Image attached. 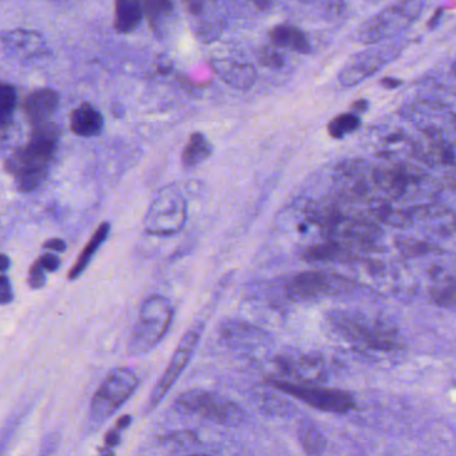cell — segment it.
<instances>
[{"instance_id": "obj_30", "label": "cell", "mask_w": 456, "mask_h": 456, "mask_svg": "<svg viewBox=\"0 0 456 456\" xmlns=\"http://www.w3.org/2000/svg\"><path fill=\"white\" fill-rule=\"evenodd\" d=\"M28 282L31 289H41L46 285V272L38 261L31 265L30 271H28Z\"/></svg>"}, {"instance_id": "obj_28", "label": "cell", "mask_w": 456, "mask_h": 456, "mask_svg": "<svg viewBox=\"0 0 456 456\" xmlns=\"http://www.w3.org/2000/svg\"><path fill=\"white\" fill-rule=\"evenodd\" d=\"M143 15L151 20V25L159 30L165 20L172 14L173 4L170 2H145L142 4Z\"/></svg>"}, {"instance_id": "obj_25", "label": "cell", "mask_w": 456, "mask_h": 456, "mask_svg": "<svg viewBox=\"0 0 456 456\" xmlns=\"http://www.w3.org/2000/svg\"><path fill=\"white\" fill-rule=\"evenodd\" d=\"M432 279H434V284L429 292L432 303L442 308L452 309L455 305V279L452 274L447 276V274L435 273Z\"/></svg>"}, {"instance_id": "obj_21", "label": "cell", "mask_w": 456, "mask_h": 456, "mask_svg": "<svg viewBox=\"0 0 456 456\" xmlns=\"http://www.w3.org/2000/svg\"><path fill=\"white\" fill-rule=\"evenodd\" d=\"M109 233H110V224L103 223L97 231L93 234L90 241L87 242L85 249L82 250L81 255H79L78 260L74 264L73 268H71L70 273H69V280H76L84 273L85 269L89 265L90 261H92L93 256L95 255L98 249H100L101 245L108 240Z\"/></svg>"}, {"instance_id": "obj_7", "label": "cell", "mask_w": 456, "mask_h": 456, "mask_svg": "<svg viewBox=\"0 0 456 456\" xmlns=\"http://www.w3.org/2000/svg\"><path fill=\"white\" fill-rule=\"evenodd\" d=\"M273 388L300 400L304 404L327 413L344 415L356 407V400L351 392L344 389L327 388V387L306 386V384L289 383L279 379H268Z\"/></svg>"}, {"instance_id": "obj_31", "label": "cell", "mask_w": 456, "mask_h": 456, "mask_svg": "<svg viewBox=\"0 0 456 456\" xmlns=\"http://www.w3.org/2000/svg\"><path fill=\"white\" fill-rule=\"evenodd\" d=\"M61 435L57 432H52L45 437L42 442L41 448H39L38 456H54L60 447Z\"/></svg>"}, {"instance_id": "obj_14", "label": "cell", "mask_w": 456, "mask_h": 456, "mask_svg": "<svg viewBox=\"0 0 456 456\" xmlns=\"http://www.w3.org/2000/svg\"><path fill=\"white\" fill-rule=\"evenodd\" d=\"M60 94L53 89H37L28 93L23 110L33 129L49 124L60 106Z\"/></svg>"}, {"instance_id": "obj_4", "label": "cell", "mask_w": 456, "mask_h": 456, "mask_svg": "<svg viewBox=\"0 0 456 456\" xmlns=\"http://www.w3.org/2000/svg\"><path fill=\"white\" fill-rule=\"evenodd\" d=\"M173 314L175 312L167 298L156 295L145 300L130 338L129 354L140 356L153 349L167 336Z\"/></svg>"}, {"instance_id": "obj_24", "label": "cell", "mask_w": 456, "mask_h": 456, "mask_svg": "<svg viewBox=\"0 0 456 456\" xmlns=\"http://www.w3.org/2000/svg\"><path fill=\"white\" fill-rule=\"evenodd\" d=\"M213 146L202 133H193L183 151V164L185 167H194L204 162L212 154Z\"/></svg>"}, {"instance_id": "obj_6", "label": "cell", "mask_w": 456, "mask_h": 456, "mask_svg": "<svg viewBox=\"0 0 456 456\" xmlns=\"http://www.w3.org/2000/svg\"><path fill=\"white\" fill-rule=\"evenodd\" d=\"M284 288L288 300L304 303L354 292L356 284L335 272L304 271L293 274Z\"/></svg>"}, {"instance_id": "obj_17", "label": "cell", "mask_w": 456, "mask_h": 456, "mask_svg": "<svg viewBox=\"0 0 456 456\" xmlns=\"http://www.w3.org/2000/svg\"><path fill=\"white\" fill-rule=\"evenodd\" d=\"M272 46L276 49L289 50L298 54H308L311 52V42L308 36L297 26L290 23H280L269 31Z\"/></svg>"}, {"instance_id": "obj_5", "label": "cell", "mask_w": 456, "mask_h": 456, "mask_svg": "<svg viewBox=\"0 0 456 456\" xmlns=\"http://www.w3.org/2000/svg\"><path fill=\"white\" fill-rule=\"evenodd\" d=\"M140 386V378L130 368L121 367L111 370L93 396L89 408V423L102 426L110 419Z\"/></svg>"}, {"instance_id": "obj_2", "label": "cell", "mask_w": 456, "mask_h": 456, "mask_svg": "<svg viewBox=\"0 0 456 456\" xmlns=\"http://www.w3.org/2000/svg\"><path fill=\"white\" fill-rule=\"evenodd\" d=\"M330 322L338 336L362 349L392 352L400 346L399 330L381 319L356 312H333Z\"/></svg>"}, {"instance_id": "obj_8", "label": "cell", "mask_w": 456, "mask_h": 456, "mask_svg": "<svg viewBox=\"0 0 456 456\" xmlns=\"http://www.w3.org/2000/svg\"><path fill=\"white\" fill-rule=\"evenodd\" d=\"M188 205L175 186L157 194L145 217V231L153 236H173L185 226Z\"/></svg>"}, {"instance_id": "obj_19", "label": "cell", "mask_w": 456, "mask_h": 456, "mask_svg": "<svg viewBox=\"0 0 456 456\" xmlns=\"http://www.w3.org/2000/svg\"><path fill=\"white\" fill-rule=\"evenodd\" d=\"M103 125L105 121L102 114L89 103H84L74 109L70 116L71 132L78 137H97L102 133Z\"/></svg>"}, {"instance_id": "obj_11", "label": "cell", "mask_w": 456, "mask_h": 456, "mask_svg": "<svg viewBox=\"0 0 456 456\" xmlns=\"http://www.w3.org/2000/svg\"><path fill=\"white\" fill-rule=\"evenodd\" d=\"M202 332H204V325L196 324L183 336L177 348H175V354H173L172 359H170L169 364H167V370H165L161 378L157 381L156 386L151 389V396H149L148 400L149 412L153 411L154 408L159 407V403L169 394L175 381L183 375V370L188 367L191 357H193L200 340H201Z\"/></svg>"}, {"instance_id": "obj_18", "label": "cell", "mask_w": 456, "mask_h": 456, "mask_svg": "<svg viewBox=\"0 0 456 456\" xmlns=\"http://www.w3.org/2000/svg\"><path fill=\"white\" fill-rule=\"evenodd\" d=\"M357 250L338 240H324L322 242L309 245L304 250L303 258L308 263H324V261H348L356 257Z\"/></svg>"}, {"instance_id": "obj_26", "label": "cell", "mask_w": 456, "mask_h": 456, "mask_svg": "<svg viewBox=\"0 0 456 456\" xmlns=\"http://www.w3.org/2000/svg\"><path fill=\"white\" fill-rule=\"evenodd\" d=\"M362 126V119L354 113H343L336 116L332 121L328 124V134L333 140H343L348 135L354 134V132Z\"/></svg>"}, {"instance_id": "obj_36", "label": "cell", "mask_w": 456, "mask_h": 456, "mask_svg": "<svg viewBox=\"0 0 456 456\" xmlns=\"http://www.w3.org/2000/svg\"><path fill=\"white\" fill-rule=\"evenodd\" d=\"M10 265H12V261H10L9 256L0 253V274L9 271Z\"/></svg>"}, {"instance_id": "obj_12", "label": "cell", "mask_w": 456, "mask_h": 456, "mask_svg": "<svg viewBox=\"0 0 456 456\" xmlns=\"http://www.w3.org/2000/svg\"><path fill=\"white\" fill-rule=\"evenodd\" d=\"M276 364L282 375L300 381L297 384L306 383V386H314L317 381L324 380L327 376L324 362L320 357L311 354L279 357Z\"/></svg>"}, {"instance_id": "obj_39", "label": "cell", "mask_w": 456, "mask_h": 456, "mask_svg": "<svg viewBox=\"0 0 456 456\" xmlns=\"http://www.w3.org/2000/svg\"><path fill=\"white\" fill-rule=\"evenodd\" d=\"M98 456H114V452L111 450H105V452L101 453V455Z\"/></svg>"}, {"instance_id": "obj_1", "label": "cell", "mask_w": 456, "mask_h": 456, "mask_svg": "<svg viewBox=\"0 0 456 456\" xmlns=\"http://www.w3.org/2000/svg\"><path fill=\"white\" fill-rule=\"evenodd\" d=\"M60 129L49 122L33 129L30 141L12 153L6 161V170L14 177L18 191H36L46 180L57 151Z\"/></svg>"}, {"instance_id": "obj_10", "label": "cell", "mask_w": 456, "mask_h": 456, "mask_svg": "<svg viewBox=\"0 0 456 456\" xmlns=\"http://www.w3.org/2000/svg\"><path fill=\"white\" fill-rule=\"evenodd\" d=\"M423 7L424 4L421 2H400L392 4L365 20L364 25L357 31V39L364 44L386 41L395 33L405 30L408 26L412 25L418 20Z\"/></svg>"}, {"instance_id": "obj_38", "label": "cell", "mask_w": 456, "mask_h": 456, "mask_svg": "<svg viewBox=\"0 0 456 456\" xmlns=\"http://www.w3.org/2000/svg\"><path fill=\"white\" fill-rule=\"evenodd\" d=\"M381 84L384 85V87H388V89H394V87H399L400 85H402V81L394 78H384L383 81H381Z\"/></svg>"}, {"instance_id": "obj_37", "label": "cell", "mask_w": 456, "mask_h": 456, "mask_svg": "<svg viewBox=\"0 0 456 456\" xmlns=\"http://www.w3.org/2000/svg\"><path fill=\"white\" fill-rule=\"evenodd\" d=\"M132 424V416L130 415H124L121 416V418L118 419V421H117V428L119 429V431H122V429H126L127 427Z\"/></svg>"}, {"instance_id": "obj_23", "label": "cell", "mask_w": 456, "mask_h": 456, "mask_svg": "<svg viewBox=\"0 0 456 456\" xmlns=\"http://www.w3.org/2000/svg\"><path fill=\"white\" fill-rule=\"evenodd\" d=\"M17 103L18 95L15 87L6 82H0V140L9 135Z\"/></svg>"}, {"instance_id": "obj_15", "label": "cell", "mask_w": 456, "mask_h": 456, "mask_svg": "<svg viewBox=\"0 0 456 456\" xmlns=\"http://www.w3.org/2000/svg\"><path fill=\"white\" fill-rule=\"evenodd\" d=\"M212 68L218 78L233 89H250L257 79L255 66L248 62L220 58V60L212 61Z\"/></svg>"}, {"instance_id": "obj_16", "label": "cell", "mask_w": 456, "mask_h": 456, "mask_svg": "<svg viewBox=\"0 0 456 456\" xmlns=\"http://www.w3.org/2000/svg\"><path fill=\"white\" fill-rule=\"evenodd\" d=\"M387 60L381 52L364 53L354 58L349 65L338 74V81L346 87L354 86L359 82L364 81L368 77L375 74L386 65Z\"/></svg>"}, {"instance_id": "obj_34", "label": "cell", "mask_w": 456, "mask_h": 456, "mask_svg": "<svg viewBox=\"0 0 456 456\" xmlns=\"http://www.w3.org/2000/svg\"><path fill=\"white\" fill-rule=\"evenodd\" d=\"M121 443V431L118 428L110 429V431L106 434L105 436V444L106 450H110L111 447H116Z\"/></svg>"}, {"instance_id": "obj_27", "label": "cell", "mask_w": 456, "mask_h": 456, "mask_svg": "<svg viewBox=\"0 0 456 456\" xmlns=\"http://www.w3.org/2000/svg\"><path fill=\"white\" fill-rule=\"evenodd\" d=\"M396 248L402 252V255L407 256V257L443 253V250L439 249L436 245L416 239H397Z\"/></svg>"}, {"instance_id": "obj_33", "label": "cell", "mask_w": 456, "mask_h": 456, "mask_svg": "<svg viewBox=\"0 0 456 456\" xmlns=\"http://www.w3.org/2000/svg\"><path fill=\"white\" fill-rule=\"evenodd\" d=\"M38 263L41 264V266L45 269V272L58 271L61 265L60 258H58L57 256L53 255V253H46V255L41 256V257H39Z\"/></svg>"}, {"instance_id": "obj_22", "label": "cell", "mask_w": 456, "mask_h": 456, "mask_svg": "<svg viewBox=\"0 0 456 456\" xmlns=\"http://www.w3.org/2000/svg\"><path fill=\"white\" fill-rule=\"evenodd\" d=\"M298 442L306 455L320 456L327 448V440L319 427L312 420H301L297 428Z\"/></svg>"}, {"instance_id": "obj_13", "label": "cell", "mask_w": 456, "mask_h": 456, "mask_svg": "<svg viewBox=\"0 0 456 456\" xmlns=\"http://www.w3.org/2000/svg\"><path fill=\"white\" fill-rule=\"evenodd\" d=\"M2 46L10 57L20 61L36 60L46 53V44L38 33L12 30L0 36Z\"/></svg>"}, {"instance_id": "obj_32", "label": "cell", "mask_w": 456, "mask_h": 456, "mask_svg": "<svg viewBox=\"0 0 456 456\" xmlns=\"http://www.w3.org/2000/svg\"><path fill=\"white\" fill-rule=\"evenodd\" d=\"M14 300L12 282L6 274H0V305H7Z\"/></svg>"}, {"instance_id": "obj_9", "label": "cell", "mask_w": 456, "mask_h": 456, "mask_svg": "<svg viewBox=\"0 0 456 456\" xmlns=\"http://www.w3.org/2000/svg\"><path fill=\"white\" fill-rule=\"evenodd\" d=\"M375 167L364 159L341 162L333 173V185L338 199L349 204L375 201Z\"/></svg>"}, {"instance_id": "obj_40", "label": "cell", "mask_w": 456, "mask_h": 456, "mask_svg": "<svg viewBox=\"0 0 456 456\" xmlns=\"http://www.w3.org/2000/svg\"><path fill=\"white\" fill-rule=\"evenodd\" d=\"M189 456H210V455H205V453H194V455H189Z\"/></svg>"}, {"instance_id": "obj_3", "label": "cell", "mask_w": 456, "mask_h": 456, "mask_svg": "<svg viewBox=\"0 0 456 456\" xmlns=\"http://www.w3.org/2000/svg\"><path fill=\"white\" fill-rule=\"evenodd\" d=\"M175 410L185 415H197L220 426H239L245 412L236 402L207 389H189L175 397Z\"/></svg>"}, {"instance_id": "obj_29", "label": "cell", "mask_w": 456, "mask_h": 456, "mask_svg": "<svg viewBox=\"0 0 456 456\" xmlns=\"http://www.w3.org/2000/svg\"><path fill=\"white\" fill-rule=\"evenodd\" d=\"M258 58H260L261 65L266 66V68L281 69L285 63L284 55L276 47H264Z\"/></svg>"}, {"instance_id": "obj_20", "label": "cell", "mask_w": 456, "mask_h": 456, "mask_svg": "<svg viewBox=\"0 0 456 456\" xmlns=\"http://www.w3.org/2000/svg\"><path fill=\"white\" fill-rule=\"evenodd\" d=\"M143 20L142 4L135 0H119L116 4L114 28L117 33L129 34L140 28Z\"/></svg>"}, {"instance_id": "obj_35", "label": "cell", "mask_w": 456, "mask_h": 456, "mask_svg": "<svg viewBox=\"0 0 456 456\" xmlns=\"http://www.w3.org/2000/svg\"><path fill=\"white\" fill-rule=\"evenodd\" d=\"M46 249L54 250V252L62 253L66 250V242L61 239H50L44 244Z\"/></svg>"}]
</instances>
